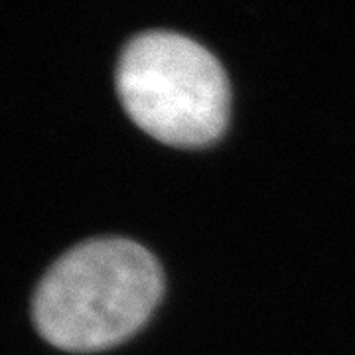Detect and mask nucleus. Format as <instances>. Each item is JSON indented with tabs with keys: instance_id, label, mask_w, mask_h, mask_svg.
I'll use <instances>...</instances> for the list:
<instances>
[{
	"instance_id": "obj_2",
	"label": "nucleus",
	"mask_w": 355,
	"mask_h": 355,
	"mask_svg": "<svg viewBox=\"0 0 355 355\" xmlns=\"http://www.w3.org/2000/svg\"><path fill=\"white\" fill-rule=\"evenodd\" d=\"M116 93L130 121L176 148H202L227 127L229 81L221 64L193 40L148 32L116 65Z\"/></svg>"
},
{
	"instance_id": "obj_1",
	"label": "nucleus",
	"mask_w": 355,
	"mask_h": 355,
	"mask_svg": "<svg viewBox=\"0 0 355 355\" xmlns=\"http://www.w3.org/2000/svg\"><path fill=\"white\" fill-rule=\"evenodd\" d=\"M162 270L139 243L91 239L58 259L34 292L32 318L58 349L89 354L139 331L162 296Z\"/></svg>"
}]
</instances>
